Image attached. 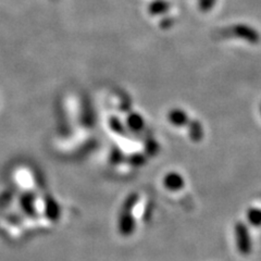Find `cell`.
Returning a JSON list of instances; mask_svg holds the SVG:
<instances>
[{"instance_id":"cell-1","label":"cell","mask_w":261,"mask_h":261,"mask_svg":"<svg viewBox=\"0 0 261 261\" xmlns=\"http://www.w3.org/2000/svg\"><path fill=\"white\" fill-rule=\"evenodd\" d=\"M234 235H235L238 252L242 256H249L252 250V242L247 224L242 221H237L234 225Z\"/></svg>"},{"instance_id":"cell-2","label":"cell","mask_w":261,"mask_h":261,"mask_svg":"<svg viewBox=\"0 0 261 261\" xmlns=\"http://www.w3.org/2000/svg\"><path fill=\"white\" fill-rule=\"evenodd\" d=\"M232 34L248 42L249 44H257L260 41V34L256 29L251 28L248 24H236L232 28Z\"/></svg>"},{"instance_id":"cell-3","label":"cell","mask_w":261,"mask_h":261,"mask_svg":"<svg viewBox=\"0 0 261 261\" xmlns=\"http://www.w3.org/2000/svg\"><path fill=\"white\" fill-rule=\"evenodd\" d=\"M118 227H119L120 234H122L123 236H131L134 233V231L136 229V222L132 215L131 210L122 209L119 217Z\"/></svg>"},{"instance_id":"cell-4","label":"cell","mask_w":261,"mask_h":261,"mask_svg":"<svg viewBox=\"0 0 261 261\" xmlns=\"http://www.w3.org/2000/svg\"><path fill=\"white\" fill-rule=\"evenodd\" d=\"M163 185L166 190L171 192H178L182 190L185 185L184 178L178 172H169L163 178Z\"/></svg>"},{"instance_id":"cell-5","label":"cell","mask_w":261,"mask_h":261,"mask_svg":"<svg viewBox=\"0 0 261 261\" xmlns=\"http://www.w3.org/2000/svg\"><path fill=\"white\" fill-rule=\"evenodd\" d=\"M168 120L172 125L178 126V128L185 126L190 122V119H189V116H187V113L180 108H174V109L170 110L168 113Z\"/></svg>"},{"instance_id":"cell-6","label":"cell","mask_w":261,"mask_h":261,"mask_svg":"<svg viewBox=\"0 0 261 261\" xmlns=\"http://www.w3.org/2000/svg\"><path fill=\"white\" fill-rule=\"evenodd\" d=\"M46 216L52 222H57L60 218V208L57 202L52 197H47L45 202Z\"/></svg>"},{"instance_id":"cell-7","label":"cell","mask_w":261,"mask_h":261,"mask_svg":"<svg viewBox=\"0 0 261 261\" xmlns=\"http://www.w3.org/2000/svg\"><path fill=\"white\" fill-rule=\"evenodd\" d=\"M34 202H35L34 195H33V194H31V193L24 194V195H22L21 199H20V204H21L23 211L29 217H32V218L36 216V209H35V206H34Z\"/></svg>"},{"instance_id":"cell-8","label":"cell","mask_w":261,"mask_h":261,"mask_svg":"<svg viewBox=\"0 0 261 261\" xmlns=\"http://www.w3.org/2000/svg\"><path fill=\"white\" fill-rule=\"evenodd\" d=\"M189 134L193 142H200L204 137V128L202 123L197 120H192L189 122Z\"/></svg>"},{"instance_id":"cell-9","label":"cell","mask_w":261,"mask_h":261,"mask_svg":"<svg viewBox=\"0 0 261 261\" xmlns=\"http://www.w3.org/2000/svg\"><path fill=\"white\" fill-rule=\"evenodd\" d=\"M169 10L170 4L166 0H155L148 7V11L151 16L164 15V13H168Z\"/></svg>"},{"instance_id":"cell-10","label":"cell","mask_w":261,"mask_h":261,"mask_svg":"<svg viewBox=\"0 0 261 261\" xmlns=\"http://www.w3.org/2000/svg\"><path fill=\"white\" fill-rule=\"evenodd\" d=\"M246 218L248 223L252 225L253 227H260L261 226V209L260 208H249L247 210Z\"/></svg>"},{"instance_id":"cell-11","label":"cell","mask_w":261,"mask_h":261,"mask_svg":"<svg viewBox=\"0 0 261 261\" xmlns=\"http://www.w3.org/2000/svg\"><path fill=\"white\" fill-rule=\"evenodd\" d=\"M128 125L133 131H140L144 126V119L142 116L137 115V113H132L128 118Z\"/></svg>"},{"instance_id":"cell-12","label":"cell","mask_w":261,"mask_h":261,"mask_svg":"<svg viewBox=\"0 0 261 261\" xmlns=\"http://www.w3.org/2000/svg\"><path fill=\"white\" fill-rule=\"evenodd\" d=\"M138 202V195L137 194H131V195L128 196V198H126L124 200V204H123V207L122 209H125V210H131L134 208V206H135Z\"/></svg>"},{"instance_id":"cell-13","label":"cell","mask_w":261,"mask_h":261,"mask_svg":"<svg viewBox=\"0 0 261 261\" xmlns=\"http://www.w3.org/2000/svg\"><path fill=\"white\" fill-rule=\"evenodd\" d=\"M216 3L217 0H199L198 8L202 12H208L213 8V6L216 5Z\"/></svg>"},{"instance_id":"cell-14","label":"cell","mask_w":261,"mask_h":261,"mask_svg":"<svg viewBox=\"0 0 261 261\" xmlns=\"http://www.w3.org/2000/svg\"><path fill=\"white\" fill-rule=\"evenodd\" d=\"M174 24V20L170 17H166L164 18L161 22H160V26H161V29L163 30H169L171 29Z\"/></svg>"},{"instance_id":"cell-15","label":"cell","mask_w":261,"mask_h":261,"mask_svg":"<svg viewBox=\"0 0 261 261\" xmlns=\"http://www.w3.org/2000/svg\"><path fill=\"white\" fill-rule=\"evenodd\" d=\"M131 162L136 166L142 165L145 162V158L142 155H135V156H133V158L131 159Z\"/></svg>"},{"instance_id":"cell-16","label":"cell","mask_w":261,"mask_h":261,"mask_svg":"<svg viewBox=\"0 0 261 261\" xmlns=\"http://www.w3.org/2000/svg\"><path fill=\"white\" fill-rule=\"evenodd\" d=\"M149 145H150V148L147 149V151H148L150 155H156V153L158 152L159 148H158V144L156 142H149Z\"/></svg>"},{"instance_id":"cell-17","label":"cell","mask_w":261,"mask_h":261,"mask_svg":"<svg viewBox=\"0 0 261 261\" xmlns=\"http://www.w3.org/2000/svg\"><path fill=\"white\" fill-rule=\"evenodd\" d=\"M260 111H261V106H260Z\"/></svg>"}]
</instances>
